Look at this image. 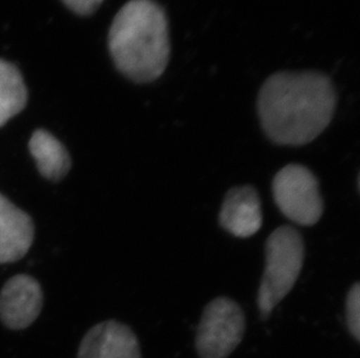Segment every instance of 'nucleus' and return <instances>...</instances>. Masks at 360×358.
I'll return each mask as SVG.
<instances>
[{
	"label": "nucleus",
	"instance_id": "obj_1",
	"mask_svg": "<svg viewBox=\"0 0 360 358\" xmlns=\"http://www.w3.org/2000/svg\"><path fill=\"white\" fill-rule=\"evenodd\" d=\"M337 99L335 85L326 74L276 72L259 91L257 110L262 131L278 145H308L333 121Z\"/></svg>",
	"mask_w": 360,
	"mask_h": 358
},
{
	"label": "nucleus",
	"instance_id": "obj_2",
	"mask_svg": "<svg viewBox=\"0 0 360 358\" xmlns=\"http://www.w3.org/2000/svg\"><path fill=\"white\" fill-rule=\"evenodd\" d=\"M110 54L117 69L131 81H157L170 58L166 12L154 0H129L113 19Z\"/></svg>",
	"mask_w": 360,
	"mask_h": 358
},
{
	"label": "nucleus",
	"instance_id": "obj_3",
	"mask_svg": "<svg viewBox=\"0 0 360 358\" xmlns=\"http://www.w3.org/2000/svg\"><path fill=\"white\" fill-rule=\"evenodd\" d=\"M266 265L258 290V308L264 320L288 296L302 271L306 248L299 230L283 225L266 241Z\"/></svg>",
	"mask_w": 360,
	"mask_h": 358
},
{
	"label": "nucleus",
	"instance_id": "obj_4",
	"mask_svg": "<svg viewBox=\"0 0 360 358\" xmlns=\"http://www.w3.org/2000/svg\"><path fill=\"white\" fill-rule=\"evenodd\" d=\"M272 193L280 212L300 226H314L322 218L320 183L302 164L292 163L279 170L273 178Z\"/></svg>",
	"mask_w": 360,
	"mask_h": 358
},
{
	"label": "nucleus",
	"instance_id": "obj_5",
	"mask_svg": "<svg viewBox=\"0 0 360 358\" xmlns=\"http://www.w3.org/2000/svg\"><path fill=\"white\" fill-rule=\"evenodd\" d=\"M246 318L243 308L228 297L214 298L204 307L195 347L200 358H226L244 338Z\"/></svg>",
	"mask_w": 360,
	"mask_h": 358
},
{
	"label": "nucleus",
	"instance_id": "obj_6",
	"mask_svg": "<svg viewBox=\"0 0 360 358\" xmlns=\"http://www.w3.org/2000/svg\"><path fill=\"white\" fill-rule=\"evenodd\" d=\"M44 297L34 278L19 274L7 281L0 293V320L10 329H25L40 314Z\"/></svg>",
	"mask_w": 360,
	"mask_h": 358
},
{
	"label": "nucleus",
	"instance_id": "obj_7",
	"mask_svg": "<svg viewBox=\"0 0 360 358\" xmlns=\"http://www.w3.org/2000/svg\"><path fill=\"white\" fill-rule=\"evenodd\" d=\"M77 358H141L139 340L129 326L103 321L84 335Z\"/></svg>",
	"mask_w": 360,
	"mask_h": 358
},
{
	"label": "nucleus",
	"instance_id": "obj_8",
	"mask_svg": "<svg viewBox=\"0 0 360 358\" xmlns=\"http://www.w3.org/2000/svg\"><path fill=\"white\" fill-rule=\"evenodd\" d=\"M219 225L240 239L258 233L262 226V200L255 186H235L229 190L221 204Z\"/></svg>",
	"mask_w": 360,
	"mask_h": 358
},
{
	"label": "nucleus",
	"instance_id": "obj_9",
	"mask_svg": "<svg viewBox=\"0 0 360 358\" xmlns=\"http://www.w3.org/2000/svg\"><path fill=\"white\" fill-rule=\"evenodd\" d=\"M34 239L31 216L0 194V263L20 260Z\"/></svg>",
	"mask_w": 360,
	"mask_h": 358
},
{
	"label": "nucleus",
	"instance_id": "obj_10",
	"mask_svg": "<svg viewBox=\"0 0 360 358\" xmlns=\"http://www.w3.org/2000/svg\"><path fill=\"white\" fill-rule=\"evenodd\" d=\"M30 152L34 157L41 175L51 180L63 178L72 166L65 145L44 129H39L32 135Z\"/></svg>",
	"mask_w": 360,
	"mask_h": 358
},
{
	"label": "nucleus",
	"instance_id": "obj_11",
	"mask_svg": "<svg viewBox=\"0 0 360 358\" xmlns=\"http://www.w3.org/2000/svg\"><path fill=\"white\" fill-rule=\"evenodd\" d=\"M27 90L20 72L14 65L0 60V126L24 110Z\"/></svg>",
	"mask_w": 360,
	"mask_h": 358
},
{
	"label": "nucleus",
	"instance_id": "obj_12",
	"mask_svg": "<svg viewBox=\"0 0 360 358\" xmlns=\"http://www.w3.org/2000/svg\"><path fill=\"white\" fill-rule=\"evenodd\" d=\"M345 317L347 329L354 340L360 342V284L354 283L345 299Z\"/></svg>",
	"mask_w": 360,
	"mask_h": 358
},
{
	"label": "nucleus",
	"instance_id": "obj_13",
	"mask_svg": "<svg viewBox=\"0 0 360 358\" xmlns=\"http://www.w3.org/2000/svg\"><path fill=\"white\" fill-rule=\"evenodd\" d=\"M65 5L82 15H88L95 12L104 0H63Z\"/></svg>",
	"mask_w": 360,
	"mask_h": 358
}]
</instances>
